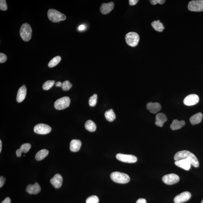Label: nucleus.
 Here are the masks:
<instances>
[{"mask_svg":"<svg viewBox=\"0 0 203 203\" xmlns=\"http://www.w3.org/2000/svg\"><path fill=\"white\" fill-rule=\"evenodd\" d=\"M20 35L21 38L25 42L29 41L31 39L32 30L31 26L28 23L22 25L20 30Z\"/></svg>","mask_w":203,"mask_h":203,"instance_id":"nucleus-4","label":"nucleus"},{"mask_svg":"<svg viewBox=\"0 0 203 203\" xmlns=\"http://www.w3.org/2000/svg\"><path fill=\"white\" fill-rule=\"evenodd\" d=\"M23 87H25V85H23Z\"/></svg>","mask_w":203,"mask_h":203,"instance_id":"nucleus-44","label":"nucleus"},{"mask_svg":"<svg viewBox=\"0 0 203 203\" xmlns=\"http://www.w3.org/2000/svg\"><path fill=\"white\" fill-rule=\"evenodd\" d=\"M26 95V88L25 87L22 86L18 89L17 93L16 100L18 102H21L25 99Z\"/></svg>","mask_w":203,"mask_h":203,"instance_id":"nucleus-19","label":"nucleus"},{"mask_svg":"<svg viewBox=\"0 0 203 203\" xmlns=\"http://www.w3.org/2000/svg\"><path fill=\"white\" fill-rule=\"evenodd\" d=\"M188 8L189 11L194 12L203 11V0H194L190 2Z\"/></svg>","mask_w":203,"mask_h":203,"instance_id":"nucleus-7","label":"nucleus"},{"mask_svg":"<svg viewBox=\"0 0 203 203\" xmlns=\"http://www.w3.org/2000/svg\"><path fill=\"white\" fill-rule=\"evenodd\" d=\"M71 100L69 97H63L59 99L55 102V108L57 110H62L69 106Z\"/></svg>","mask_w":203,"mask_h":203,"instance_id":"nucleus-6","label":"nucleus"},{"mask_svg":"<svg viewBox=\"0 0 203 203\" xmlns=\"http://www.w3.org/2000/svg\"><path fill=\"white\" fill-rule=\"evenodd\" d=\"M26 191L30 194H37L40 192L41 187L37 182H35L33 185L30 184L27 186Z\"/></svg>","mask_w":203,"mask_h":203,"instance_id":"nucleus-16","label":"nucleus"},{"mask_svg":"<svg viewBox=\"0 0 203 203\" xmlns=\"http://www.w3.org/2000/svg\"><path fill=\"white\" fill-rule=\"evenodd\" d=\"M199 101V96L197 95H189L184 100V104L187 106H192L196 104Z\"/></svg>","mask_w":203,"mask_h":203,"instance_id":"nucleus-12","label":"nucleus"},{"mask_svg":"<svg viewBox=\"0 0 203 203\" xmlns=\"http://www.w3.org/2000/svg\"><path fill=\"white\" fill-rule=\"evenodd\" d=\"M105 116L107 120L110 122L113 121L115 120L116 117L115 114L112 109H110V110L106 112L105 113Z\"/></svg>","mask_w":203,"mask_h":203,"instance_id":"nucleus-27","label":"nucleus"},{"mask_svg":"<svg viewBox=\"0 0 203 203\" xmlns=\"http://www.w3.org/2000/svg\"><path fill=\"white\" fill-rule=\"evenodd\" d=\"M6 179L3 177H0V187L1 188L4 185L6 182Z\"/></svg>","mask_w":203,"mask_h":203,"instance_id":"nucleus-36","label":"nucleus"},{"mask_svg":"<svg viewBox=\"0 0 203 203\" xmlns=\"http://www.w3.org/2000/svg\"><path fill=\"white\" fill-rule=\"evenodd\" d=\"M114 6L113 2L103 3L100 7V12L103 14H108L114 9Z\"/></svg>","mask_w":203,"mask_h":203,"instance_id":"nucleus-13","label":"nucleus"},{"mask_svg":"<svg viewBox=\"0 0 203 203\" xmlns=\"http://www.w3.org/2000/svg\"><path fill=\"white\" fill-rule=\"evenodd\" d=\"M7 8L8 7L6 0H1L0 1V9L2 11H6L7 10Z\"/></svg>","mask_w":203,"mask_h":203,"instance_id":"nucleus-33","label":"nucleus"},{"mask_svg":"<svg viewBox=\"0 0 203 203\" xmlns=\"http://www.w3.org/2000/svg\"><path fill=\"white\" fill-rule=\"evenodd\" d=\"M201 203H203V200L202 201V202H201Z\"/></svg>","mask_w":203,"mask_h":203,"instance_id":"nucleus-43","label":"nucleus"},{"mask_svg":"<svg viewBox=\"0 0 203 203\" xmlns=\"http://www.w3.org/2000/svg\"><path fill=\"white\" fill-rule=\"evenodd\" d=\"M150 2L152 4L156 5L157 3L161 5L165 3V1L164 0H151Z\"/></svg>","mask_w":203,"mask_h":203,"instance_id":"nucleus-34","label":"nucleus"},{"mask_svg":"<svg viewBox=\"0 0 203 203\" xmlns=\"http://www.w3.org/2000/svg\"><path fill=\"white\" fill-rule=\"evenodd\" d=\"M2 149V142L1 140H0V152H1Z\"/></svg>","mask_w":203,"mask_h":203,"instance_id":"nucleus-42","label":"nucleus"},{"mask_svg":"<svg viewBox=\"0 0 203 203\" xmlns=\"http://www.w3.org/2000/svg\"><path fill=\"white\" fill-rule=\"evenodd\" d=\"M116 157L118 160L124 163H134L137 160V158L132 155H126L119 153L116 155Z\"/></svg>","mask_w":203,"mask_h":203,"instance_id":"nucleus-8","label":"nucleus"},{"mask_svg":"<svg viewBox=\"0 0 203 203\" xmlns=\"http://www.w3.org/2000/svg\"><path fill=\"white\" fill-rule=\"evenodd\" d=\"M126 42L128 45L134 47L138 45L140 40L139 35L135 32H129L125 35Z\"/></svg>","mask_w":203,"mask_h":203,"instance_id":"nucleus-5","label":"nucleus"},{"mask_svg":"<svg viewBox=\"0 0 203 203\" xmlns=\"http://www.w3.org/2000/svg\"><path fill=\"white\" fill-rule=\"evenodd\" d=\"M185 124V122L184 120L179 121L177 119H175L170 125V128L172 130H178L184 127Z\"/></svg>","mask_w":203,"mask_h":203,"instance_id":"nucleus-21","label":"nucleus"},{"mask_svg":"<svg viewBox=\"0 0 203 203\" xmlns=\"http://www.w3.org/2000/svg\"><path fill=\"white\" fill-rule=\"evenodd\" d=\"M203 115L201 112H199L192 116L190 119V122L193 125L200 123L202 121Z\"/></svg>","mask_w":203,"mask_h":203,"instance_id":"nucleus-23","label":"nucleus"},{"mask_svg":"<svg viewBox=\"0 0 203 203\" xmlns=\"http://www.w3.org/2000/svg\"><path fill=\"white\" fill-rule=\"evenodd\" d=\"M50 126L45 124H39L34 128V131L36 133L40 134H47L51 131Z\"/></svg>","mask_w":203,"mask_h":203,"instance_id":"nucleus-9","label":"nucleus"},{"mask_svg":"<svg viewBox=\"0 0 203 203\" xmlns=\"http://www.w3.org/2000/svg\"><path fill=\"white\" fill-rule=\"evenodd\" d=\"M162 180L165 184L172 185L177 183L180 180V177L175 174L171 173L165 175L162 178Z\"/></svg>","mask_w":203,"mask_h":203,"instance_id":"nucleus-10","label":"nucleus"},{"mask_svg":"<svg viewBox=\"0 0 203 203\" xmlns=\"http://www.w3.org/2000/svg\"><path fill=\"white\" fill-rule=\"evenodd\" d=\"M191 194L189 192H185L177 195L174 198V201L175 203H182L186 202L190 199Z\"/></svg>","mask_w":203,"mask_h":203,"instance_id":"nucleus-11","label":"nucleus"},{"mask_svg":"<svg viewBox=\"0 0 203 203\" xmlns=\"http://www.w3.org/2000/svg\"><path fill=\"white\" fill-rule=\"evenodd\" d=\"M156 120L155 124L158 127H163L164 123L168 120V119L165 114L163 113H159L156 116Z\"/></svg>","mask_w":203,"mask_h":203,"instance_id":"nucleus-18","label":"nucleus"},{"mask_svg":"<svg viewBox=\"0 0 203 203\" xmlns=\"http://www.w3.org/2000/svg\"><path fill=\"white\" fill-rule=\"evenodd\" d=\"M55 83V81L54 80H49L45 82L43 85L42 88L43 89L45 90H49L52 87Z\"/></svg>","mask_w":203,"mask_h":203,"instance_id":"nucleus-29","label":"nucleus"},{"mask_svg":"<svg viewBox=\"0 0 203 203\" xmlns=\"http://www.w3.org/2000/svg\"><path fill=\"white\" fill-rule=\"evenodd\" d=\"M136 203H147V202L144 199L140 198L136 201Z\"/></svg>","mask_w":203,"mask_h":203,"instance_id":"nucleus-40","label":"nucleus"},{"mask_svg":"<svg viewBox=\"0 0 203 203\" xmlns=\"http://www.w3.org/2000/svg\"><path fill=\"white\" fill-rule=\"evenodd\" d=\"M81 146V141L78 140H73L70 143V149L73 152H77L79 151Z\"/></svg>","mask_w":203,"mask_h":203,"instance_id":"nucleus-20","label":"nucleus"},{"mask_svg":"<svg viewBox=\"0 0 203 203\" xmlns=\"http://www.w3.org/2000/svg\"><path fill=\"white\" fill-rule=\"evenodd\" d=\"M11 199L9 197H6V199H4V200L1 203H11Z\"/></svg>","mask_w":203,"mask_h":203,"instance_id":"nucleus-39","label":"nucleus"},{"mask_svg":"<svg viewBox=\"0 0 203 203\" xmlns=\"http://www.w3.org/2000/svg\"><path fill=\"white\" fill-rule=\"evenodd\" d=\"M147 108L152 113L156 114L161 110V107L158 102H149L146 105Z\"/></svg>","mask_w":203,"mask_h":203,"instance_id":"nucleus-17","label":"nucleus"},{"mask_svg":"<svg viewBox=\"0 0 203 203\" xmlns=\"http://www.w3.org/2000/svg\"><path fill=\"white\" fill-rule=\"evenodd\" d=\"M110 177L114 182L119 184L127 183L130 181V178L127 174L119 172H112Z\"/></svg>","mask_w":203,"mask_h":203,"instance_id":"nucleus-2","label":"nucleus"},{"mask_svg":"<svg viewBox=\"0 0 203 203\" xmlns=\"http://www.w3.org/2000/svg\"><path fill=\"white\" fill-rule=\"evenodd\" d=\"M174 158L175 161L186 159L189 160L191 164L195 168L199 166V162L197 157L193 153L186 150L178 152L175 154Z\"/></svg>","mask_w":203,"mask_h":203,"instance_id":"nucleus-1","label":"nucleus"},{"mask_svg":"<svg viewBox=\"0 0 203 203\" xmlns=\"http://www.w3.org/2000/svg\"><path fill=\"white\" fill-rule=\"evenodd\" d=\"M151 25L155 30L158 32H161L164 29L163 24L159 20L153 21Z\"/></svg>","mask_w":203,"mask_h":203,"instance_id":"nucleus-25","label":"nucleus"},{"mask_svg":"<svg viewBox=\"0 0 203 203\" xmlns=\"http://www.w3.org/2000/svg\"><path fill=\"white\" fill-rule=\"evenodd\" d=\"M31 148V145L30 143H25L20 147V149L17 150L16 154L17 156L20 157L22 152L27 153Z\"/></svg>","mask_w":203,"mask_h":203,"instance_id":"nucleus-22","label":"nucleus"},{"mask_svg":"<svg viewBox=\"0 0 203 203\" xmlns=\"http://www.w3.org/2000/svg\"><path fill=\"white\" fill-rule=\"evenodd\" d=\"M85 127L87 130L90 132H94L96 129V126L95 124L91 120L87 121L85 124Z\"/></svg>","mask_w":203,"mask_h":203,"instance_id":"nucleus-26","label":"nucleus"},{"mask_svg":"<svg viewBox=\"0 0 203 203\" xmlns=\"http://www.w3.org/2000/svg\"><path fill=\"white\" fill-rule=\"evenodd\" d=\"M47 16L49 19L54 23L59 22L66 19L65 15L57 10L50 9L47 12Z\"/></svg>","mask_w":203,"mask_h":203,"instance_id":"nucleus-3","label":"nucleus"},{"mask_svg":"<svg viewBox=\"0 0 203 203\" xmlns=\"http://www.w3.org/2000/svg\"><path fill=\"white\" fill-rule=\"evenodd\" d=\"M49 151L46 149H42L38 152L35 155V159L40 161L45 158L48 155Z\"/></svg>","mask_w":203,"mask_h":203,"instance_id":"nucleus-24","label":"nucleus"},{"mask_svg":"<svg viewBox=\"0 0 203 203\" xmlns=\"http://www.w3.org/2000/svg\"><path fill=\"white\" fill-rule=\"evenodd\" d=\"M129 4L131 6H134L136 5L139 2L138 0H129Z\"/></svg>","mask_w":203,"mask_h":203,"instance_id":"nucleus-37","label":"nucleus"},{"mask_svg":"<svg viewBox=\"0 0 203 203\" xmlns=\"http://www.w3.org/2000/svg\"><path fill=\"white\" fill-rule=\"evenodd\" d=\"M86 26L85 25H80L79 27H78V30H79V31H83V30H86Z\"/></svg>","mask_w":203,"mask_h":203,"instance_id":"nucleus-38","label":"nucleus"},{"mask_svg":"<svg viewBox=\"0 0 203 203\" xmlns=\"http://www.w3.org/2000/svg\"><path fill=\"white\" fill-rule=\"evenodd\" d=\"M61 59V57L59 56H58L57 57L54 58L49 62L48 64L49 67L52 68L57 66L60 62Z\"/></svg>","mask_w":203,"mask_h":203,"instance_id":"nucleus-28","label":"nucleus"},{"mask_svg":"<svg viewBox=\"0 0 203 203\" xmlns=\"http://www.w3.org/2000/svg\"><path fill=\"white\" fill-rule=\"evenodd\" d=\"M98 96L96 94H94L90 97L89 100V104L90 106L94 107L96 105Z\"/></svg>","mask_w":203,"mask_h":203,"instance_id":"nucleus-31","label":"nucleus"},{"mask_svg":"<svg viewBox=\"0 0 203 203\" xmlns=\"http://www.w3.org/2000/svg\"><path fill=\"white\" fill-rule=\"evenodd\" d=\"M7 59L6 54L1 53H0V63H4L6 62Z\"/></svg>","mask_w":203,"mask_h":203,"instance_id":"nucleus-35","label":"nucleus"},{"mask_svg":"<svg viewBox=\"0 0 203 203\" xmlns=\"http://www.w3.org/2000/svg\"><path fill=\"white\" fill-rule=\"evenodd\" d=\"M99 199L96 196H91L87 199L86 203H98Z\"/></svg>","mask_w":203,"mask_h":203,"instance_id":"nucleus-32","label":"nucleus"},{"mask_svg":"<svg viewBox=\"0 0 203 203\" xmlns=\"http://www.w3.org/2000/svg\"><path fill=\"white\" fill-rule=\"evenodd\" d=\"M61 85H62V83L60 81H58L55 83V86L57 87H61Z\"/></svg>","mask_w":203,"mask_h":203,"instance_id":"nucleus-41","label":"nucleus"},{"mask_svg":"<svg viewBox=\"0 0 203 203\" xmlns=\"http://www.w3.org/2000/svg\"><path fill=\"white\" fill-rule=\"evenodd\" d=\"M50 182L52 185L56 189H59L62 185L63 178L59 174H57L51 179Z\"/></svg>","mask_w":203,"mask_h":203,"instance_id":"nucleus-15","label":"nucleus"},{"mask_svg":"<svg viewBox=\"0 0 203 203\" xmlns=\"http://www.w3.org/2000/svg\"><path fill=\"white\" fill-rule=\"evenodd\" d=\"M72 84L69 81H65L62 83L61 87L63 91H67L72 87Z\"/></svg>","mask_w":203,"mask_h":203,"instance_id":"nucleus-30","label":"nucleus"},{"mask_svg":"<svg viewBox=\"0 0 203 203\" xmlns=\"http://www.w3.org/2000/svg\"><path fill=\"white\" fill-rule=\"evenodd\" d=\"M175 164L177 166L186 170H190L191 165H192L190 161L186 159L175 161Z\"/></svg>","mask_w":203,"mask_h":203,"instance_id":"nucleus-14","label":"nucleus"}]
</instances>
